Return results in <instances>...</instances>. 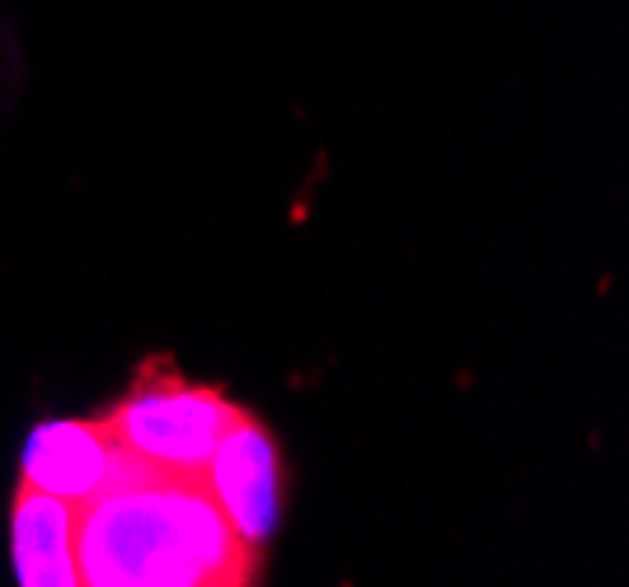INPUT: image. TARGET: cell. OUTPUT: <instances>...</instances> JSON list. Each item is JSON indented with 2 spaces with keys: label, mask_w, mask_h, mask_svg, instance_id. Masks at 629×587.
<instances>
[{
  "label": "cell",
  "mask_w": 629,
  "mask_h": 587,
  "mask_svg": "<svg viewBox=\"0 0 629 587\" xmlns=\"http://www.w3.org/2000/svg\"><path fill=\"white\" fill-rule=\"evenodd\" d=\"M245 414L212 386H193L174 376L169 362H146L123 400L99 423L108 437L127 447L137 461L169 470V475H202L216 442L231 433V423Z\"/></svg>",
  "instance_id": "7a4b0ae2"
},
{
  "label": "cell",
  "mask_w": 629,
  "mask_h": 587,
  "mask_svg": "<svg viewBox=\"0 0 629 587\" xmlns=\"http://www.w3.org/2000/svg\"><path fill=\"white\" fill-rule=\"evenodd\" d=\"M202 479L249 545H263L273 536L277 512H282V456L259 418H235L231 433L216 442L212 461L202 465Z\"/></svg>",
  "instance_id": "3957f363"
},
{
  "label": "cell",
  "mask_w": 629,
  "mask_h": 587,
  "mask_svg": "<svg viewBox=\"0 0 629 587\" xmlns=\"http://www.w3.org/2000/svg\"><path fill=\"white\" fill-rule=\"evenodd\" d=\"M137 465L146 461L118 447L104 423H47L24 447V484L71 498V503H90L108 484L132 475Z\"/></svg>",
  "instance_id": "277c9868"
},
{
  "label": "cell",
  "mask_w": 629,
  "mask_h": 587,
  "mask_svg": "<svg viewBox=\"0 0 629 587\" xmlns=\"http://www.w3.org/2000/svg\"><path fill=\"white\" fill-rule=\"evenodd\" d=\"M80 587H245L259 578L249 545L202 475L137 465L80 503Z\"/></svg>",
  "instance_id": "6da1fadb"
},
{
  "label": "cell",
  "mask_w": 629,
  "mask_h": 587,
  "mask_svg": "<svg viewBox=\"0 0 629 587\" xmlns=\"http://www.w3.org/2000/svg\"><path fill=\"white\" fill-rule=\"evenodd\" d=\"M80 503L33 489L19 479L10 508V541H15V573L29 587H80L76 564Z\"/></svg>",
  "instance_id": "5b68a950"
}]
</instances>
